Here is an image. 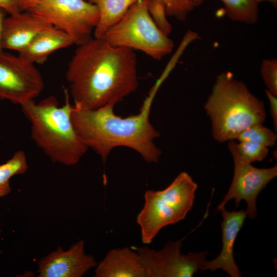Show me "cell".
Returning <instances> with one entry per match:
<instances>
[{
  "label": "cell",
  "instance_id": "cell-1",
  "mask_svg": "<svg viewBox=\"0 0 277 277\" xmlns=\"http://www.w3.org/2000/svg\"><path fill=\"white\" fill-rule=\"evenodd\" d=\"M66 76L74 107L114 106L138 87L136 56L132 49L94 37L78 46Z\"/></svg>",
  "mask_w": 277,
  "mask_h": 277
},
{
  "label": "cell",
  "instance_id": "cell-2",
  "mask_svg": "<svg viewBox=\"0 0 277 277\" xmlns=\"http://www.w3.org/2000/svg\"><path fill=\"white\" fill-rule=\"evenodd\" d=\"M165 77L163 75L157 81L136 114L125 117L117 115L113 106L81 109L73 105L71 120L77 133L88 149L99 155L104 163L117 147L134 150L149 163L159 162L162 152L154 140L160 134L151 124L150 113L155 95Z\"/></svg>",
  "mask_w": 277,
  "mask_h": 277
},
{
  "label": "cell",
  "instance_id": "cell-3",
  "mask_svg": "<svg viewBox=\"0 0 277 277\" xmlns=\"http://www.w3.org/2000/svg\"><path fill=\"white\" fill-rule=\"evenodd\" d=\"M66 100L59 106L50 96L39 103H24L22 110L31 123V136L35 144L53 162L75 165L88 148L77 133L71 120L73 108L66 92Z\"/></svg>",
  "mask_w": 277,
  "mask_h": 277
},
{
  "label": "cell",
  "instance_id": "cell-4",
  "mask_svg": "<svg viewBox=\"0 0 277 277\" xmlns=\"http://www.w3.org/2000/svg\"><path fill=\"white\" fill-rule=\"evenodd\" d=\"M204 108L212 136L220 143L235 140L248 127L263 124L266 117L263 102L230 71L217 76Z\"/></svg>",
  "mask_w": 277,
  "mask_h": 277
},
{
  "label": "cell",
  "instance_id": "cell-5",
  "mask_svg": "<svg viewBox=\"0 0 277 277\" xmlns=\"http://www.w3.org/2000/svg\"><path fill=\"white\" fill-rule=\"evenodd\" d=\"M197 188L191 176L182 172L164 189L145 191L144 206L136 217L144 244H150L163 228L186 217L193 206Z\"/></svg>",
  "mask_w": 277,
  "mask_h": 277
},
{
  "label": "cell",
  "instance_id": "cell-6",
  "mask_svg": "<svg viewBox=\"0 0 277 277\" xmlns=\"http://www.w3.org/2000/svg\"><path fill=\"white\" fill-rule=\"evenodd\" d=\"M148 0H140L101 37L116 47L141 51L155 60L170 54L173 41L155 25L147 10Z\"/></svg>",
  "mask_w": 277,
  "mask_h": 277
},
{
  "label": "cell",
  "instance_id": "cell-7",
  "mask_svg": "<svg viewBox=\"0 0 277 277\" xmlns=\"http://www.w3.org/2000/svg\"><path fill=\"white\" fill-rule=\"evenodd\" d=\"M28 11L66 33L77 46L92 38L99 19L97 8L87 0H42Z\"/></svg>",
  "mask_w": 277,
  "mask_h": 277
},
{
  "label": "cell",
  "instance_id": "cell-8",
  "mask_svg": "<svg viewBox=\"0 0 277 277\" xmlns=\"http://www.w3.org/2000/svg\"><path fill=\"white\" fill-rule=\"evenodd\" d=\"M44 82L35 64L20 56L0 52V99L21 105L43 91Z\"/></svg>",
  "mask_w": 277,
  "mask_h": 277
},
{
  "label": "cell",
  "instance_id": "cell-9",
  "mask_svg": "<svg viewBox=\"0 0 277 277\" xmlns=\"http://www.w3.org/2000/svg\"><path fill=\"white\" fill-rule=\"evenodd\" d=\"M184 239L167 242L160 250L147 246L137 248L143 266L149 277H192L207 261L208 252L181 253Z\"/></svg>",
  "mask_w": 277,
  "mask_h": 277
},
{
  "label": "cell",
  "instance_id": "cell-10",
  "mask_svg": "<svg viewBox=\"0 0 277 277\" xmlns=\"http://www.w3.org/2000/svg\"><path fill=\"white\" fill-rule=\"evenodd\" d=\"M233 159L234 172L230 187L223 200L218 205L217 210L232 200L238 207L242 200L247 203L245 210L251 219L257 215L256 199L267 185L277 176V166L268 168H256L241 159L233 151H230Z\"/></svg>",
  "mask_w": 277,
  "mask_h": 277
},
{
  "label": "cell",
  "instance_id": "cell-11",
  "mask_svg": "<svg viewBox=\"0 0 277 277\" xmlns=\"http://www.w3.org/2000/svg\"><path fill=\"white\" fill-rule=\"evenodd\" d=\"M84 244L80 240L67 250L58 247L39 261L38 276H82L97 265L94 258L85 253Z\"/></svg>",
  "mask_w": 277,
  "mask_h": 277
},
{
  "label": "cell",
  "instance_id": "cell-12",
  "mask_svg": "<svg viewBox=\"0 0 277 277\" xmlns=\"http://www.w3.org/2000/svg\"><path fill=\"white\" fill-rule=\"evenodd\" d=\"M223 220L221 222L222 246L221 252L213 260L206 261L200 270L214 271L222 269L231 277H240L241 272L235 263L233 248L237 235L247 216L245 210L229 211L225 206L221 207Z\"/></svg>",
  "mask_w": 277,
  "mask_h": 277
},
{
  "label": "cell",
  "instance_id": "cell-13",
  "mask_svg": "<svg viewBox=\"0 0 277 277\" xmlns=\"http://www.w3.org/2000/svg\"><path fill=\"white\" fill-rule=\"evenodd\" d=\"M50 25L29 11L6 16L3 23L1 43L3 49L23 50L44 28Z\"/></svg>",
  "mask_w": 277,
  "mask_h": 277
},
{
  "label": "cell",
  "instance_id": "cell-14",
  "mask_svg": "<svg viewBox=\"0 0 277 277\" xmlns=\"http://www.w3.org/2000/svg\"><path fill=\"white\" fill-rule=\"evenodd\" d=\"M96 266V277H149L137 252L128 247L109 250Z\"/></svg>",
  "mask_w": 277,
  "mask_h": 277
},
{
  "label": "cell",
  "instance_id": "cell-15",
  "mask_svg": "<svg viewBox=\"0 0 277 277\" xmlns=\"http://www.w3.org/2000/svg\"><path fill=\"white\" fill-rule=\"evenodd\" d=\"M73 44L74 42L68 34L49 25L42 30L18 54L34 64H42L54 52Z\"/></svg>",
  "mask_w": 277,
  "mask_h": 277
},
{
  "label": "cell",
  "instance_id": "cell-16",
  "mask_svg": "<svg viewBox=\"0 0 277 277\" xmlns=\"http://www.w3.org/2000/svg\"><path fill=\"white\" fill-rule=\"evenodd\" d=\"M94 4L99 12V19L93 35L101 38L106 32L117 23L129 8L140 0H87Z\"/></svg>",
  "mask_w": 277,
  "mask_h": 277
},
{
  "label": "cell",
  "instance_id": "cell-17",
  "mask_svg": "<svg viewBox=\"0 0 277 277\" xmlns=\"http://www.w3.org/2000/svg\"><path fill=\"white\" fill-rule=\"evenodd\" d=\"M226 15L231 20L247 24L256 23L259 18L257 0H221Z\"/></svg>",
  "mask_w": 277,
  "mask_h": 277
},
{
  "label": "cell",
  "instance_id": "cell-18",
  "mask_svg": "<svg viewBox=\"0 0 277 277\" xmlns=\"http://www.w3.org/2000/svg\"><path fill=\"white\" fill-rule=\"evenodd\" d=\"M28 168L26 156L22 150L17 151L6 162L0 165V197L11 192L10 179L14 175L25 173Z\"/></svg>",
  "mask_w": 277,
  "mask_h": 277
},
{
  "label": "cell",
  "instance_id": "cell-19",
  "mask_svg": "<svg viewBox=\"0 0 277 277\" xmlns=\"http://www.w3.org/2000/svg\"><path fill=\"white\" fill-rule=\"evenodd\" d=\"M228 147L229 151H234L241 159L249 163L263 161L269 152L267 147L249 141L237 143L234 140H230Z\"/></svg>",
  "mask_w": 277,
  "mask_h": 277
},
{
  "label": "cell",
  "instance_id": "cell-20",
  "mask_svg": "<svg viewBox=\"0 0 277 277\" xmlns=\"http://www.w3.org/2000/svg\"><path fill=\"white\" fill-rule=\"evenodd\" d=\"M276 134L263 124L251 126L242 131L236 138L239 142L249 141L266 147L275 145Z\"/></svg>",
  "mask_w": 277,
  "mask_h": 277
},
{
  "label": "cell",
  "instance_id": "cell-21",
  "mask_svg": "<svg viewBox=\"0 0 277 277\" xmlns=\"http://www.w3.org/2000/svg\"><path fill=\"white\" fill-rule=\"evenodd\" d=\"M147 10L157 27L166 35L169 36L172 27L167 18L166 5L163 0H148Z\"/></svg>",
  "mask_w": 277,
  "mask_h": 277
},
{
  "label": "cell",
  "instance_id": "cell-22",
  "mask_svg": "<svg viewBox=\"0 0 277 277\" xmlns=\"http://www.w3.org/2000/svg\"><path fill=\"white\" fill-rule=\"evenodd\" d=\"M260 72L267 90L277 96V60H264Z\"/></svg>",
  "mask_w": 277,
  "mask_h": 277
},
{
  "label": "cell",
  "instance_id": "cell-23",
  "mask_svg": "<svg viewBox=\"0 0 277 277\" xmlns=\"http://www.w3.org/2000/svg\"><path fill=\"white\" fill-rule=\"evenodd\" d=\"M166 5L167 15L184 21L195 7L189 0H163Z\"/></svg>",
  "mask_w": 277,
  "mask_h": 277
},
{
  "label": "cell",
  "instance_id": "cell-24",
  "mask_svg": "<svg viewBox=\"0 0 277 277\" xmlns=\"http://www.w3.org/2000/svg\"><path fill=\"white\" fill-rule=\"evenodd\" d=\"M0 8L9 15L21 12L17 0H0Z\"/></svg>",
  "mask_w": 277,
  "mask_h": 277
},
{
  "label": "cell",
  "instance_id": "cell-25",
  "mask_svg": "<svg viewBox=\"0 0 277 277\" xmlns=\"http://www.w3.org/2000/svg\"><path fill=\"white\" fill-rule=\"evenodd\" d=\"M265 93L269 100L270 113L276 131L277 128V96L272 94L267 89L265 90Z\"/></svg>",
  "mask_w": 277,
  "mask_h": 277
},
{
  "label": "cell",
  "instance_id": "cell-26",
  "mask_svg": "<svg viewBox=\"0 0 277 277\" xmlns=\"http://www.w3.org/2000/svg\"><path fill=\"white\" fill-rule=\"evenodd\" d=\"M21 11H28L42 0H17Z\"/></svg>",
  "mask_w": 277,
  "mask_h": 277
},
{
  "label": "cell",
  "instance_id": "cell-27",
  "mask_svg": "<svg viewBox=\"0 0 277 277\" xmlns=\"http://www.w3.org/2000/svg\"><path fill=\"white\" fill-rule=\"evenodd\" d=\"M7 13L3 9L0 8V52L3 51V48L2 46L1 43V34H2V29L3 23L4 20V18L6 16Z\"/></svg>",
  "mask_w": 277,
  "mask_h": 277
},
{
  "label": "cell",
  "instance_id": "cell-28",
  "mask_svg": "<svg viewBox=\"0 0 277 277\" xmlns=\"http://www.w3.org/2000/svg\"><path fill=\"white\" fill-rule=\"evenodd\" d=\"M258 2L259 3L262 2L267 1L269 2L274 7H276L277 6V0H257Z\"/></svg>",
  "mask_w": 277,
  "mask_h": 277
},
{
  "label": "cell",
  "instance_id": "cell-29",
  "mask_svg": "<svg viewBox=\"0 0 277 277\" xmlns=\"http://www.w3.org/2000/svg\"><path fill=\"white\" fill-rule=\"evenodd\" d=\"M194 6V7L201 5L204 0H189Z\"/></svg>",
  "mask_w": 277,
  "mask_h": 277
}]
</instances>
